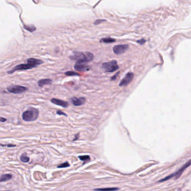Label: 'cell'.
I'll return each mask as SVG.
<instances>
[{"instance_id": "cell-1", "label": "cell", "mask_w": 191, "mask_h": 191, "mask_svg": "<svg viewBox=\"0 0 191 191\" xmlns=\"http://www.w3.org/2000/svg\"><path fill=\"white\" fill-rule=\"evenodd\" d=\"M43 63V61L42 60L34 58H29L27 60L26 63H22V64L16 66L13 69L7 71V74H12L16 71L32 69Z\"/></svg>"}, {"instance_id": "cell-2", "label": "cell", "mask_w": 191, "mask_h": 191, "mask_svg": "<svg viewBox=\"0 0 191 191\" xmlns=\"http://www.w3.org/2000/svg\"><path fill=\"white\" fill-rule=\"evenodd\" d=\"M71 59L75 60L76 62L86 63L90 62L94 59L93 54L89 52H74L73 55L70 56Z\"/></svg>"}, {"instance_id": "cell-3", "label": "cell", "mask_w": 191, "mask_h": 191, "mask_svg": "<svg viewBox=\"0 0 191 191\" xmlns=\"http://www.w3.org/2000/svg\"><path fill=\"white\" fill-rule=\"evenodd\" d=\"M39 110L35 108H30L25 110L22 114V119L25 122H32L36 120L39 116Z\"/></svg>"}, {"instance_id": "cell-4", "label": "cell", "mask_w": 191, "mask_h": 191, "mask_svg": "<svg viewBox=\"0 0 191 191\" xmlns=\"http://www.w3.org/2000/svg\"><path fill=\"white\" fill-rule=\"evenodd\" d=\"M101 67L106 72H113L119 69V66L118 65L117 62L115 60L103 63L101 65Z\"/></svg>"}, {"instance_id": "cell-5", "label": "cell", "mask_w": 191, "mask_h": 191, "mask_svg": "<svg viewBox=\"0 0 191 191\" xmlns=\"http://www.w3.org/2000/svg\"><path fill=\"white\" fill-rule=\"evenodd\" d=\"M190 165H191V159L188 162H187V163L185 164H184L182 168H180L177 171H176V173H174V174H170V176L165 177L164 179L160 180V181H159V182H164V181L167 180L168 179H170V178H175L176 179H177V178H179L181 176V175H182V174L183 173V171L185 170L188 167L190 166Z\"/></svg>"}, {"instance_id": "cell-6", "label": "cell", "mask_w": 191, "mask_h": 191, "mask_svg": "<svg viewBox=\"0 0 191 191\" xmlns=\"http://www.w3.org/2000/svg\"><path fill=\"white\" fill-rule=\"evenodd\" d=\"M27 87L21 85H12L7 88L8 92L12 94H21L28 90Z\"/></svg>"}, {"instance_id": "cell-7", "label": "cell", "mask_w": 191, "mask_h": 191, "mask_svg": "<svg viewBox=\"0 0 191 191\" xmlns=\"http://www.w3.org/2000/svg\"><path fill=\"white\" fill-rule=\"evenodd\" d=\"M128 44H120V45H116L113 48V52L117 55H121L126 52L128 49Z\"/></svg>"}, {"instance_id": "cell-8", "label": "cell", "mask_w": 191, "mask_h": 191, "mask_svg": "<svg viewBox=\"0 0 191 191\" xmlns=\"http://www.w3.org/2000/svg\"><path fill=\"white\" fill-rule=\"evenodd\" d=\"M74 69L77 71L85 72L89 71L90 70V67L86 63L76 62L74 65Z\"/></svg>"}, {"instance_id": "cell-9", "label": "cell", "mask_w": 191, "mask_h": 191, "mask_svg": "<svg viewBox=\"0 0 191 191\" xmlns=\"http://www.w3.org/2000/svg\"><path fill=\"white\" fill-rule=\"evenodd\" d=\"M133 78V74L132 72H128L125 75V77H124L119 84V86L120 87L125 86L128 84H129L132 79Z\"/></svg>"}, {"instance_id": "cell-10", "label": "cell", "mask_w": 191, "mask_h": 191, "mask_svg": "<svg viewBox=\"0 0 191 191\" xmlns=\"http://www.w3.org/2000/svg\"><path fill=\"white\" fill-rule=\"evenodd\" d=\"M86 98L85 97H81V98H77L74 97L71 98V101L72 104L75 106L79 107L84 105L86 102Z\"/></svg>"}, {"instance_id": "cell-11", "label": "cell", "mask_w": 191, "mask_h": 191, "mask_svg": "<svg viewBox=\"0 0 191 191\" xmlns=\"http://www.w3.org/2000/svg\"><path fill=\"white\" fill-rule=\"evenodd\" d=\"M50 101H51V102L53 104L57 105V106H61L63 108H67V107H68L69 106L68 103L67 102V101L62 100L61 99H58L52 98V99L50 100Z\"/></svg>"}, {"instance_id": "cell-12", "label": "cell", "mask_w": 191, "mask_h": 191, "mask_svg": "<svg viewBox=\"0 0 191 191\" xmlns=\"http://www.w3.org/2000/svg\"><path fill=\"white\" fill-rule=\"evenodd\" d=\"M52 80L49 79H41L38 81V85L39 87H43L46 85H49L52 83Z\"/></svg>"}, {"instance_id": "cell-13", "label": "cell", "mask_w": 191, "mask_h": 191, "mask_svg": "<svg viewBox=\"0 0 191 191\" xmlns=\"http://www.w3.org/2000/svg\"><path fill=\"white\" fill-rule=\"evenodd\" d=\"M116 40L110 37H107L101 39L100 40V43H112L113 42H115Z\"/></svg>"}, {"instance_id": "cell-14", "label": "cell", "mask_w": 191, "mask_h": 191, "mask_svg": "<svg viewBox=\"0 0 191 191\" xmlns=\"http://www.w3.org/2000/svg\"><path fill=\"white\" fill-rule=\"evenodd\" d=\"M11 178H12V176L11 174H3L1 177V182H6V181L10 180Z\"/></svg>"}, {"instance_id": "cell-15", "label": "cell", "mask_w": 191, "mask_h": 191, "mask_svg": "<svg viewBox=\"0 0 191 191\" xmlns=\"http://www.w3.org/2000/svg\"><path fill=\"white\" fill-rule=\"evenodd\" d=\"M24 28L25 29H26L27 30H28L29 32H34V31L35 30H36L37 28L36 27L34 26V25H24Z\"/></svg>"}, {"instance_id": "cell-16", "label": "cell", "mask_w": 191, "mask_h": 191, "mask_svg": "<svg viewBox=\"0 0 191 191\" xmlns=\"http://www.w3.org/2000/svg\"><path fill=\"white\" fill-rule=\"evenodd\" d=\"M118 189V188H96L94 189V190L96 191H115Z\"/></svg>"}, {"instance_id": "cell-17", "label": "cell", "mask_w": 191, "mask_h": 191, "mask_svg": "<svg viewBox=\"0 0 191 191\" xmlns=\"http://www.w3.org/2000/svg\"><path fill=\"white\" fill-rule=\"evenodd\" d=\"M65 75L67 76H80V74H78L77 72H74V71H66L65 72Z\"/></svg>"}, {"instance_id": "cell-18", "label": "cell", "mask_w": 191, "mask_h": 191, "mask_svg": "<svg viewBox=\"0 0 191 191\" xmlns=\"http://www.w3.org/2000/svg\"><path fill=\"white\" fill-rule=\"evenodd\" d=\"M29 160H30L29 158L27 157V155H22L20 157V160L24 162V163H28V162L29 161Z\"/></svg>"}, {"instance_id": "cell-19", "label": "cell", "mask_w": 191, "mask_h": 191, "mask_svg": "<svg viewBox=\"0 0 191 191\" xmlns=\"http://www.w3.org/2000/svg\"><path fill=\"white\" fill-rule=\"evenodd\" d=\"M79 159H80L82 161H86V160H90V156L89 155H84V156H80L79 157Z\"/></svg>"}, {"instance_id": "cell-20", "label": "cell", "mask_w": 191, "mask_h": 191, "mask_svg": "<svg viewBox=\"0 0 191 191\" xmlns=\"http://www.w3.org/2000/svg\"><path fill=\"white\" fill-rule=\"evenodd\" d=\"M70 167V164L68 163V162H65L64 163H62L60 165H58L57 166V168H67Z\"/></svg>"}, {"instance_id": "cell-21", "label": "cell", "mask_w": 191, "mask_h": 191, "mask_svg": "<svg viewBox=\"0 0 191 191\" xmlns=\"http://www.w3.org/2000/svg\"><path fill=\"white\" fill-rule=\"evenodd\" d=\"M106 21V20H103V19H98V20H95V21H94V24L95 25H99V24H101V23H103V22Z\"/></svg>"}, {"instance_id": "cell-22", "label": "cell", "mask_w": 191, "mask_h": 191, "mask_svg": "<svg viewBox=\"0 0 191 191\" xmlns=\"http://www.w3.org/2000/svg\"><path fill=\"white\" fill-rule=\"evenodd\" d=\"M57 114H58V115H62V116H67V114L65 113L62 112V111H61V110H57Z\"/></svg>"}, {"instance_id": "cell-23", "label": "cell", "mask_w": 191, "mask_h": 191, "mask_svg": "<svg viewBox=\"0 0 191 191\" xmlns=\"http://www.w3.org/2000/svg\"><path fill=\"white\" fill-rule=\"evenodd\" d=\"M119 74V72H118L117 73V74H116L115 75H114L113 76H112V77H111V79H110V80L111 81H113V80H115L117 79V76L118 75V74Z\"/></svg>"}, {"instance_id": "cell-24", "label": "cell", "mask_w": 191, "mask_h": 191, "mask_svg": "<svg viewBox=\"0 0 191 191\" xmlns=\"http://www.w3.org/2000/svg\"><path fill=\"white\" fill-rule=\"evenodd\" d=\"M137 42L140 44H143L145 42V39H141V40H138Z\"/></svg>"}, {"instance_id": "cell-25", "label": "cell", "mask_w": 191, "mask_h": 191, "mask_svg": "<svg viewBox=\"0 0 191 191\" xmlns=\"http://www.w3.org/2000/svg\"><path fill=\"white\" fill-rule=\"evenodd\" d=\"M0 120H1V122H6V120H7V119H6V118H3V117H1Z\"/></svg>"}, {"instance_id": "cell-26", "label": "cell", "mask_w": 191, "mask_h": 191, "mask_svg": "<svg viewBox=\"0 0 191 191\" xmlns=\"http://www.w3.org/2000/svg\"><path fill=\"white\" fill-rule=\"evenodd\" d=\"M6 191H10V190H6Z\"/></svg>"}]
</instances>
